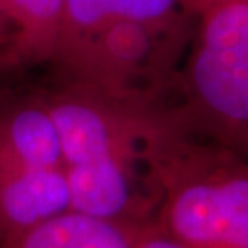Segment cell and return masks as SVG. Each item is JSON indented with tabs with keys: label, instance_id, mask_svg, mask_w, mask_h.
I'll return each instance as SVG.
<instances>
[{
	"label": "cell",
	"instance_id": "cell-8",
	"mask_svg": "<svg viewBox=\"0 0 248 248\" xmlns=\"http://www.w3.org/2000/svg\"><path fill=\"white\" fill-rule=\"evenodd\" d=\"M186 16L192 15L184 0H64L57 58L66 48L105 28L127 23H166Z\"/></svg>",
	"mask_w": 248,
	"mask_h": 248
},
{
	"label": "cell",
	"instance_id": "cell-10",
	"mask_svg": "<svg viewBox=\"0 0 248 248\" xmlns=\"http://www.w3.org/2000/svg\"><path fill=\"white\" fill-rule=\"evenodd\" d=\"M186 7L188 10V13L192 15L193 18L198 16L200 13H203L205 10L215 7V5L224 3V2H231V0H184Z\"/></svg>",
	"mask_w": 248,
	"mask_h": 248
},
{
	"label": "cell",
	"instance_id": "cell-9",
	"mask_svg": "<svg viewBox=\"0 0 248 248\" xmlns=\"http://www.w3.org/2000/svg\"><path fill=\"white\" fill-rule=\"evenodd\" d=\"M136 248H184V247L172 239L168 232L163 231L156 222H152L143 231Z\"/></svg>",
	"mask_w": 248,
	"mask_h": 248
},
{
	"label": "cell",
	"instance_id": "cell-6",
	"mask_svg": "<svg viewBox=\"0 0 248 248\" xmlns=\"http://www.w3.org/2000/svg\"><path fill=\"white\" fill-rule=\"evenodd\" d=\"M147 226L68 210L0 240V248H136Z\"/></svg>",
	"mask_w": 248,
	"mask_h": 248
},
{
	"label": "cell",
	"instance_id": "cell-4",
	"mask_svg": "<svg viewBox=\"0 0 248 248\" xmlns=\"http://www.w3.org/2000/svg\"><path fill=\"white\" fill-rule=\"evenodd\" d=\"M71 210L64 171L0 161V240Z\"/></svg>",
	"mask_w": 248,
	"mask_h": 248
},
{
	"label": "cell",
	"instance_id": "cell-2",
	"mask_svg": "<svg viewBox=\"0 0 248 248\" xmlns=\"http://www.w3.org/2000/svg\"><path fill=\"white\" fill-rule=\"evenodd\" d=\"M156 166L163 231L184 248H248V156L177 120Z\"/></svg>",
	"mask_w": 248,
	"mask_h": 248
},
{
	"label": "cell",
	"instance_id": "cell-1",
	"mask_svg": "<svg viewBox=\"0 0 248 248\" xmlns=\"http://www.w3.org/2000/svg\"><path fill=\"white\" fill-rule=\"evenodd\" d=\"M42 100L60 136L71 210L155 222L161 203L158 150L174 120L168 98L115 95L66 81Z\"/></svg>",
	"mask_w": 248,
	"mask_h": 248
},
{
	"label": "cell",
	"instance_id": "cell-7",
	"mask_svg": "<svg viewBox=\"0 0 248 248\" xmlns=\"http://www.w3.org/2000/svg\"><path fill=\"white\" fill-rule=\"evenodd\" d=\"M0 161L64 171L58 129L42 97L15 105L0 116Z\"/></svg>",
	"mask_w": 248,
	"mask_h": 248
},
{
	"label": "cell",
	"instance_id": "cell-3",
	"mask_svg": "<svg viewBox=\"0 0 248 248\" xmlns=\"http://www.w3.org/2000/svg\"><path fill=\"white\" fill-rule=\"evenodd\" d=\"M174 87L172 110L188 131L248 156V0L195 16Z\"/></svg>",
	"mask_w": 248,
	"mask_h": 248
},
{
	"label": "cell",
	"instance_id": "cell-5",
	"mask_svg": "<svg viewBox=\"0 0 248 248\" xmlns=\"http://www.w3.org/2000/svg\"><path fill=\"white\" fill-rule=\"evenodd\" d=\"M63 13L64 0H0V62H55Z\"/></svg>",
	"mask_w": 248,
	"mask_h": 248
}]
</instances>
